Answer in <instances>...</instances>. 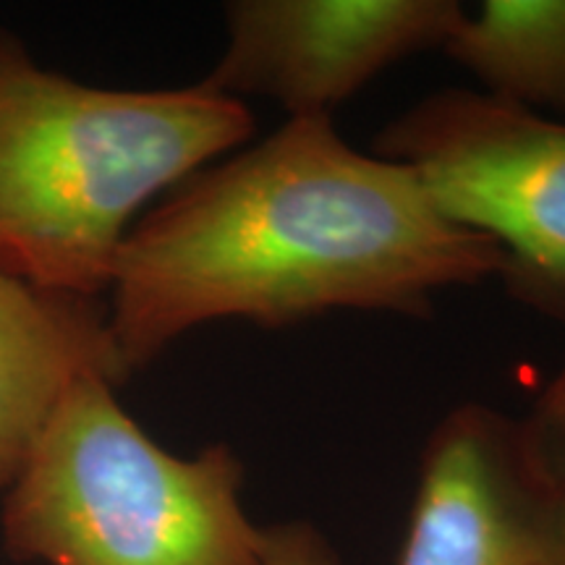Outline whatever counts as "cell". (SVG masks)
<instances>
[{
    "label": "cell",
    "instance_id": "10",
    "mask_svg": "<svg viewBox=\"0 0 565 565\" xmlns=\"http://www.w3.org/2000/svg\"><path fill=\"white\" fill-rule=\"evenodd\" d=\"M263 547L265 565H345L333 542L303 519L263 526Z\"/></svg>",
    "mask_w": 565,
    "mask_h": 565
},
{
    "label": "cell",
    "instance_id": "8",
    "mask_svg": "<svg viewBox=\"0 0 565 565\" xmlns=\"http://www.w3.org/2000/svg\"><path fill=\"white\" fill-rule=\"evenodd\" d=\"M443 53L484 95L565 116V0H484L463 11Z\"/></svg>",
    "mask_w": 565,
    "mask_h": 565
},
{
    "label": "cell",
    "instance_id": "2",
    "mask_svg": "<svg viewBox=\"0 0 565 565\" xmlns=\"http://www.w3.org/2000/svg\"><path fill=\"white\" fill-rule=\"evenodd\" d=\"M252 131L242 100L200 84L92 87L38 66L0 26V267L100 299L139 212Z\"/></svg>",
    "mask_w": 565,
    "mask_h": 565
},
{
    "label": "cell",
    "instance_id": "1",
    "mask_svg": "<svg viewBox=\"0 0 565 565\" xmlns=\"http://www.w3.org/2000/svg\"><path fill=\"white\" fill-rule=\"evenodd\" d=\"M503 252L456 223L404 162L353 150L333 118H286L171 189L113 259L124 377L207 322L291 328L330 312L424 317L500 278Z\"/></svg>",
    "mask_w": 565,
    "mask_h": 565
},
{
    "label": "cell",
    "instance_id": "5",
    "mask_svg": "<svg viewBox=\"0 0 565 565\" xmlns=\"http://www.w3.org/2000/svg\"><path fill=\"white\" fill-rule=\"evenodd\" d=\"M463 11L456 0H233L223 55L200 87L333 118L395 63L443 51Z\"/></svg>",
    "mask_w": 565,
    "mask_h": 565
},
{
    "label": "cell",
    "instance_id": "4",
    "mask_svg": "<svg viewBox=\"0 0 565 565\" xmlns=\"http://www.w3.org/2000/svg\"><path fill=\"white\" fill-rule=\"evenodd\" d=\"M374 154L503 252L505 291L565 324V121L479 89H440L393 118Z\"/></svg>",
    "mask_w": 565,
    "mask_h": 565
},
{
    "label": "cell",
    "instance_id": "6",
    "mask_svg": "<svg viewBox=\"0 0 565 565\" xmlns=\"http://www.w3.org/2000/svg\"><path fill=\"white\" fill-rule=\"evenodd\" d=\"M398 565H565V490L521 419L461 404L435 424Z\"/></svg>",
    "mask_w": 565,
    "mask_h": 565
},
{
    "label": "cell",
    "instance_id": "3",
    "mask_svg": "<svg viewBox=\"0 0 565 565\" xmlns=\"http://www.w3.org/2000/svg\"><path fill=\"white\" fill-rule=\"evenodd\" d=\"M116 387L92 374L63 395L3 492L6 553L45 565H265L236 450L171 454Z\"/></svg>",
    "mask_w": 565,
    "mask_h": 565
},
{
    "label": "cell",
    "instance_id": "9",
    "mask_svg": "<svg viewBox=\"0 0 565 565\" xmlns=\"http://www.w3.org/2000/svg\"><path fill=\"white\" fill-rule=\"evenodd\" d=\"M521 429L536 463L565 490V364L536 395Z\"/></svg>",
    "mask_w": 565,
    "mask_h": 565
},
{
    "label": "cell",
    "instance_id": "7",
    "mask_svg": "<svg viewBox=\"0 0 565 565\" xmlns=\"http://www.w3.org/2000/svg\"><path fill=\"white\" fill-rule=\"evenodd\" d=\"M92 374L126 380L100 299L47 291L0 267V492L63 395Z\"/></svg>",
    "mask_w": 565,
    "mask_h": 565
}]
</instances>
